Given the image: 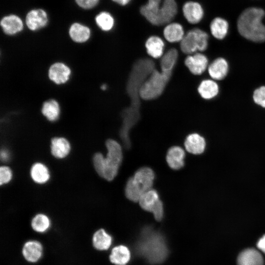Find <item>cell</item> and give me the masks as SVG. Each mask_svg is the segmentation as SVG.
<instances>
[{
    "label": "cell",
    "instance_id": "4316f807",
    "mask_svg": "<svg viewBox=\"0 0 265 265\" xmlns=\"http://www.w3.org/2000/svg\"><path fill=\"white\" fill-rule=\"evenodd\" d=\"M41 112L49 121L54 122L57 120L60 112L58 102L54 99H51L45 102L43 104Z\"/></svg>",
    "mask_w": 265,
    "mask_h": 265
},
{
    "label": "cell",
    "instance_id": "2e32d148",
    "mask_svg": "<svg viewBox=\"0 0 265 265\" xmlns=\"http://www.w3.org/2000/svg\"><path fill=\"white\" fill-rule=\"evenodd\" d=\"M178 12V5L176 0H162L160 9L161 26L173 22Z\"/></svg>",
    "mask_w": 265,
    "mask_h": 265
},
{
    "label": "cell",
    "instance_id": "d4e9b609",
    "mask_svg": "<svg viewBox=\"0 0 265 265\" xmlns=\"http://www.w3.org/2000/svg\"><path fill=\"white\" fill-rule=\"evenodd\" d=\"M131 253L127 247L123 245L112 248L109 256L110 261L116 265H126L130 261Z\"/></svg>",
    "mask_w": 265,
    "mask_h": 265
},
{
    "label": "cell",
    "instance_id": "44dd1931",
    "mask_svg": "<svg viewBox=\"0 0 265 265\" xmlns=\"http://www.w3.org/2000/svg\"><path fill=\"white\" fill-rule=\"evenodd\" d=\"M208 73L211 77L215 80H221L227 75L228 64L227 61L221 57L213 60L208 66Z\"/></svg>",
    "mask_w": 265,
    "mask_h": 265
},
{
    "label": "cell",
    "instance_id": "836d02e7",
    "mask_svg": "<svg viewBox=\"0 0 265 265\" xmlns=\"http://www.w3.org/2000/svg\"><path fill=\"white\" fill-rule=\"evenodd\" d=\"M12 177L11 169L7 166H1L0 168V184H7L10 182Z\"/></svg>",
    "mask_w": 265,
    "mask_h": 265
},
{
    "label": "cell",
    "instance_id": "3957f363",
    "mask_svg": "<svg viewBox=\"0 0 265 265\" xmlns=\"http://www.w3.org/2000/svg\"><path fill=\"white\" fill-rule=\"evenodd\" d=\"M173 71L160 69L158 64L142 83L139 89L140 98L151 101L159 98L167 87Z\"/></svg>",
    "mask_w": 265,
    "mask_h": 265
},
{
    "label": "cell",
    "instance_id": "5b68a950",
    "mask_svg": "<svg viewBox=\"0 0 265 265\" xmlns=\"http://www.w3.org/2000/svg\"><path fill=\"white\" fill-rule=\"evenodd\" d=\"M209 35L202 29L195 27L186 31L184 37L178 44L180 52L185 55L206 51L208 46Z\"/></svg>",
    "mask_w": 265,
    "mask_h": 265
},
{
    "label": "cell",
    "instance_id": "f546056e",
    "mask_svg": "<svg viewBox=\"0 0 265 265\" xmlns=\"http://www.w3.org/2000/svg\"><path fill=\"white\" fill-rule=\"evenodd\" d=\"M95 22L102 31L108 32L112 30L115 25V20L112 15L107 11H102L95 17Z\"/></svg>",
    "mask_w": 265,
    "mask_h": 265
},
{
    "label": "cell",
    "instance_id": "7c38bea8",
    "mask_svg": "<svg viewBox=\"0 0 265 265\" xmlns=\"http://www.w3.org/2000/svg\"><path fill=\"white\" fill-rule=\"evenodd\" d=\"M155 175L149 167H141L137 169L132 177L134 183L144 193L152 188Z\"/></svg>",
    "mask_w": 265,
    "mask_h": 265
},
{
    "label": "cell",
    "instance_id": "ac0fdd59",
    "mask_svg": "<svg viewBox=\"0 0 265 265\" xmlns=\"http://www.w3.org/2000/svg\"><path fill=\"white\" fill-rule=\"evenodd\" d=\"M22 252L26 260L28 262L35 263L42 256L43 246L37 240H29L25 243Z\"/></svg>",
    "mask_w": 265,
    "mask_h": 265
},
{
    "label": "cell",
    "instance_id": "8992f818",
    "mask_svg": "<svg viewBox=\"0 0 265 265\" xmlns=\"http://www.w3.org/2000/svg\"><path fill=\"white\" fill-rule=\"evenodd\" d=\"M138 202L143 210L153 214L156 220H162L164 215L163 205L157 190L152 188L146 191L141 196Z\"/></svg>",
    "mask_w": 265,
    "mask_h": 265
},
{
    "label": "cell",
    "instance_id": "d6a6232c",
    "mask_svg": "<svg viewBox=\"0 0 265 265\" xmlns=\"http://www.w3.org/2000/svg\"><path fill=\"white\" fill-rule=\"evenodd\" d=\"M254 102L265 108V86H262L256 89L253 93Z\"/></svg>",
    "mask_w": 265,
    "mask_h": 265
},
{
    "label": "cell",
    "instance_id": "9c48e42d",
    "mask_svg": "<svg viewBox=\"0 0 265 265\" xmlns=\"http://www.w3.org/2000/svg\"><path fill=\"white\" fill-rule=\"evenodd\" d=\"M145 48L147 54L150 58L159 59L164 53L166 42L160 36L157 34L149 36L145 42Z\"/></svg>",
    "mask_w": 265,
    "mask_h": 265
},
{
    "label": "cell",
    "instance_id": "484cf974",
    "mask_svg": "<svg viewBox=\"0 0 265 265\" xmlns=\"http://www.w3.org/2000/svg\"><path fill=\"white\" fill-rule=\"evenodd\" d=\"M112 237L104 229H100L93 234L92 244L99 250H107L111 245Z\"/></svg>",
    "mask_w": 265,
    "mask_h": 265
},
{
    "label": "cell",
    "instance_id": "ba28073f",
    "mask_svg": "<svg viewBox=\"0 0 265 265\" xmlns=\"http://www.w3.org/2000/svg\"><path fill=\"white\" fill-rule=\"evenodd\" d=\"M184 63L188 71L193 76L202 75L208 68V58L201 52L186 55Z\"/></svg>",
    "mask_w": 265,
    "mask_h": 265
},
{
    "label": "cell",
    "instance_id": "7a4b0ae2",
    "mask_svg": "<svg viewBox=\"0 0 265 265\" xmlns=\"http://www.w3.org/2000/svg\"><path fill=\"white\" fill-rule=\"evenodd\" d=\"M265 15V11L261 8L252 7L245 9L237 21L239 34L253 42H265V26L262 22Z\"/></svg>",
    "mask_w": 265,
    "mask_h": 265
},
{
    "label": "cell",
    "instance_id": "e0dca14e",
    "mask_svg": "<svg viewBox=\"0 0 265 265\" xmlns=\"http://www.w3.org/2000/svg\"><path fill=\"white\" fill-rule=\"evenodd\" d=\"M0 26L3 32L8 35H13L20 32L24 27L22 20L14 14L3 17L0 21Z\"/></svg>",
    "mask_w": 265,
    "mask_h": 265
},
{
    "label": "cell",
    "instance_id": "d6986e66",
    "mask_svg": "<svg viewBox=\"0 0 265 265\" xmlns=\"http://www.w3.org/2000/svg\"><path fill=\"white\" fill-rule=\"evenodd\" d=\"M184 146L188 152L194 155H198L204 151L206 142L204 138L200 134L192 133L186 137Z\"/></svg>",
    "mask_w": 265,
    "mask_h": 265
},
{
    "label": "cell",
    "instance_id": "277c9868",
    "mask_svg": "<svg viewBox=\"0 0 265 265\" xmlns=\"http://www.w3.org/2000/svg\"><path fill=\"white\" fill-rule=\"evenodd\" d=\"M106 156L102 159L97 173L102 178L111 181L117 176L122 163V148L117 141L112 139L106 140Z\"/></svg>",
    "mask_w": 265,
    "mask_h": 265
},
{
    "label": "cell",
    "instance_id": "30bf717a",
    "mask_svg": "<svg viewBox=\"0 0 265 265\" xmlns=\"http://www.w3.org/2000/svg\"><path fill=\"white\" fill-rule=\"evenodd\" d=\"M182 12L186 21L191 25L199 23L203 19L204 14L200 3L192 0H188L184 3Z\"/></svg>",
    "mask_w": 265,
    "mask_h": 265
},
{
    "label": "cell",
    "instance_id": "ffe728a7",
    "mask_svg": "<svg viewBox=\"0 0 265 265\" xmlns=\"http://www.w3.org/2000/svg\"><path fill=\"white\" fill-rule=\"evenodd\" d=\"M238 265H263L264 260L261 253L253 248L242 251L237 259Z\"/></svg>",
    "mask_w": 265,
    "mask_h": 265
},
{
    "label": "cell",
    "instance_id": "74e56055",
    "mask_svg": "<svg viewBox=\"0 0 265 265\" xmlns=\"http://www.w3.org/2000/svg\"><path fill=\"white\" fill-rule=\"evenodd\" d=\"M113 2L121 6H126L128 5L132 0H112Z\"/></svg>",
    "mask_w": 265,
    "mask_h": 265
},
{
    "label": "cell",
    "instance_id": "cb8c5ba5",
    "mask_svg": "<svg viewBox=\"0 0 265 265\" xmlns=\"http://www.w3.org/2000/svg\"><path fill=\"white\" fill-rule=\"evenodd\" d=\"M197 91L202 98L210 100L215 97L218 94V86L213 80H203L199 84Z\"/></svg>",
    "mask_w": 265,
    "mask_h": 265
},
{
    "label": "cell",
    "instance_id": "d590c367",
    "mask_svg": "<svg viewBox=\"0 0 265 265\" xmlns=\"http://www.w3.org/2000/svg\"><path fill=\"white\" fill-rule=\"evenodd\" d=\"M10 154L8 151L5 149H2L0 151V159L3 161H7L9 159Z\"/></svg>",
    "mask_w": 265,
    "mask_h": 265
},
{
    "label": "cell",
    "instance_id": "4dcf8cb0",
    "mask_svg": "<svg viewBox=\"0 0 265 265\" xmlns=\"http://www.w3.org/2000/svg\"><path fill=\"white\" fill-rule=\"evenodd\" d=\"M143 193L135 184L132 177L130 178L126 184L125 194L129 200L137 202Z\"/></svg>",
    "mask_w": 265,
    "mask_h": 265
},
{
    "label": "cell",
    "instance_id": "5bb4252c",
    "mask_svg": "<svg viewBox=\"0 0 265 265\" xmlns=\"http://www.w3.org/2000/svg\"><path fill=\"white\" fill-rule=\"evenodd\" d=\"M48 22L47 13L42 9H32L26 15V25L32 31H36L45 27Z\"/></svg>",
    "mask_w": 265,
    "mask_h": 265
},
{
    "label": "cell",
    "instance_id": "52a82bcc",
    "mask_svg": "<svg viewBox=\"0 0 265 265\" xmlns=\"http://www.w3.org/2000/svg\"><path fill=\"white\" fill-rule=\"evenodd\" d=\"M162 0H147L139 9L140 15L151 26L160 27V9Z\"/></svg>",
    "mask_w": 265,
    "mask_h": 265
},
{
    "label": "cell",
    "instance_id": "8d00e7d4",
    "mask_svg": "<svg viewBox=\"0 0 265 265\" xmlns=\"http://www.w3.org/2000/svg\"><path fill=\"white\" fill-rule=\"evenodd\" d=\"M257 246L260 250L265 254V235L259 240Z\"/></svg>",
    "mask_w": 265,
    "mask_h": 265
},
{
    "label": "cell",
    "instance_id": "e575fe53",
    "mask_svg": "<svg viewBox=\"0 0 265 265\" xmlns=\"http://www.w3.org/2000/svg\"><path fill=\"white\" fill-rule=\"evenodd\" d=\"M77 4L84 9H89L96 6L99 0H75Z\"/></svg>",
    "mask_w": 265,
    "mask_h": 265
},
{
    "label": "cell",
    "instance_id": "83f0119b",
    "mask_svg": "<svg viewBox=\"0 0 265 265\" xmlns=\"http://www.w3.org/2000/svg\"><path fill=\"white\" fill-rule=\"evenodd\" d=\"M229 25L225 19L217 17L211 23L210 31L214 37L218 39H223L227 34Z\"/></svg>",
    "mask_w": 265,
    "mask_h": 265
},
{
    "label": "cell",
    "instance_id": "9a60e30c",
    "mask_svg": "<svg viewBox=\"0 0 265 265\" xmlns=\"http://www.w3.org/2000/svg\"><path fill=\"white\" fill-rule=\"evenodd\" d=\"M185 152L181 147H170L166 154V160L168 166L173 170H179L185 165Z\"/></svg>",
    "mask_w": 265,
    "mask_h": 265
},
{
    "label": "cell",
    "instance_id": "8fae6325",
    "mask_svg": "<svg viewBox=\"0 0 265 265\" xmlns=\"http://www.w3.org/2000/svg\"><path fill=\"white\" fill-rule=\"evenodd\" d=\"M184 26L180 22H172L164 26L162 30V37L170 44H179L185 36Z\"/></svg>",
    "mask_w": 265,
    "mask_h": 265
},
{
    "label": "cell",
    "instance_id": "f1b7e54d",
    "mask_svg": "<svg viewBox=\"0 0 265 265\" xmlns=\"http://www.w3.org/2000/svg\"><path fill=\"white\" fill-rule=\"evenodd\" d=\"M32 179L38 184L46 183L50 179V175L48 168L43 163H34L30 170Z\"/></svg>",
    "mask_w": 265,
    "mask_h": 265
},
{
    "label": "cell",
    "instance_id": "6da1fadb",
    "mask_svg": "<svg viewBox=\"0 0 265 265\" xmlns=\"http://www.w3.org/2000/svg\"><path fill=\"white\" fill-rule=\"evenodd\" d=\"M137 253L151 264H159L167 258L168 250L162 235L150 227L142 231L136 244Z\"/></svg>",
    "mask_w": 265,
    "mask_h": 265
},
{
    "label": "cell",
    "instance_id": "7402d4cb",
    "mask_svg": "<svg viewBox=\"0 0 265 265\" xmlns=\"http://www.w3.org/2000/svg\"><path fill=\"white\" fill-rule=\"evenodd\" d=\"M69 34L73 41L82 43L89 39L91 30L87 26L79 23H74L69 28Z\"/></svg>",
    "mask_w": 265,
    "mask_h": 265
},
{
    "label": "cell",
    "instance_id": "603a6c76",
    "mask_svg": "<svg viewBox=\"0 0 265 265\" xmlns=\"http://www.w3.org/2000/svg\"><path fill=\"white\" fill-rule=\"evenodd\" d=\"M51 153L55 158L63 159L69 153L71 146L69 141L63 137H54L51 140Z\"/></svg>",
    "mask_w": 265,
    "mask_h": 265
},
{
    "label": "cell",
    "instance_id": "4fadbf2b",
    "mask_svg": "<svg viewBox=\"0 0 265 265\" xmlns=\"http://www.w3.org/2000/svg\"><path fill=\"white\" fill-rule=\"evenodd\" d=\"M71 74L70 68L65 64L57 62L53 64L48 70V77L56 84L65 83Z\"/></svg>",
    "mask_w": 265,
    "mask_h": 265
},
{
    "label": "cell",
    "instance_id": "1f68e13d",
    "mask_svg": "<svg viewBox=\"0 0 265 265\" xmlns=\"http://www.w3.org/2000/svg\"><path fill=\"white\" fill-rule=\"evenodd\" d=\"M32 228L38 233L46 232L51 226L49 218L45 214L39 213L36 214L32 219L31 223Z\"/></svg>",
    "mask_w": 265,
    "mask_h": 265
}]
</instances>
